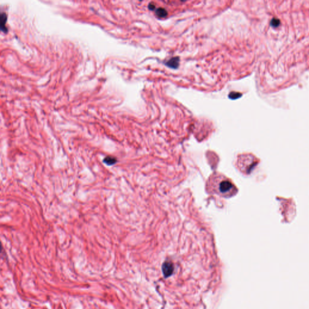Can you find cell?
I'll list each match as a JSON object with an SVG mask.
<instances>
[{"instance_id":"obj_3","label":"cell","mask_w":309,"mask_h":309,"mask_svg":"<svg viewBox=\"0 0 309 309\" xmlns=\"http://www.w3.org/2000/svg\"><path fill=\"white\" fill-rule=\"evenodd\" d=\"M104 162L108 165H112L117 162V159L112 156H108L104 159Z\"/></svg>"},{"instance_id":"obj_2","label":"cell","mask_w":309,"mask_h":309,"mask_svg":"<svg viewBox=\"0 0 309 309\" xmlns=\"http://www.w3.org/2000/svg\"><path fill=\"white\" fill-rule=\"evenodd\" d=\"M162 270L163 274L165 278L169 277L172 275L174 271L173 263L169 261H166L164 263L162 266Z\"/></svg>"},{"instance_id":"obj_1","label":"cell","mask_w":309,"mask_h":309,"mask_svg":"<svg viewBox=\"0 0 309 309\" xmlns=\"http://www.w3.org/2000/svg\"><path fill=\"white\" fill-rule=\"evenodd\" d=\"M233 185L229 181H222L220 182L219 190L220 193L223 195L230 194L232 192V189L233 188Z\"/></svg>"},{"instance_id":"obj_4","label":"cell","mask_w":309,"mask_h":309,"mask_svg":"<svg viewBox=\"0 0 309 309\" xmlns=\"http://www.w3.org/2000/svg\"><path fill=\"white\" fill-rule=\"evenodd\" d=\"M6 21H7L6 15V14L2 13L1 15V28L4 32H5V31L7 30V28L5 27Z\"/></svg>"}]
</instances>
